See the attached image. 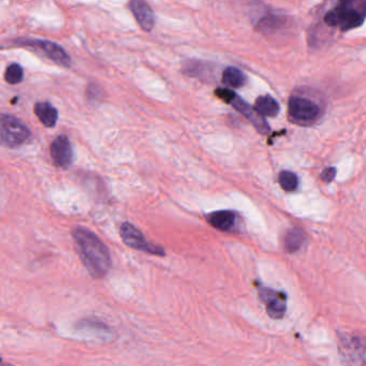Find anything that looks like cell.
<instances>
[{
	"mask_svg": "<svg viewBox=\"0 0 366 366\" xmlns=\"http://www.w3.org/2000/svg\"><path fill=\"white\" fill-rule=\"evenodd\" d=\"M72 238L79 257L89 275L95 280L105 278L112 268L111 255L107 245L93 231L84 227L74 228Z\"/></svg>",
	"mask_w": 366,
	"mask_h": 366,
	"instance_id": "1",
	"label": "cell"
},
{
	"mask_svg": "<svg viewBox=\"0 0 366 366\" xmlns=\"http://www.w3.org/2000/svg\"><path fill=\"white\" fill-rule=\"evenodd\" d=\"M324 21L328 26L338 27L342 31L358 28L365 21V4L363 1H342L326 12Z\"/></svg>",
	"mask_w": 366,
	"mask_h": 366,
	"instance_id": "2",
	"label": "cell"
},
{
	"mask_svg": "<svg viewBox=\"0 0 366 366\" xmlns=\"http://www.w3.org/2000/svg\"><path fill=\"white\" fill-rule=\"evenodd\" d=\"M291 122L301 126H311L324 115V108L313 98L304 95L291 96L288 101Z\"/></svg>",
	"mask_w": 366,
	"mask_h": 366,
	"instance_id": "3",
	"label": "cell"
},
{
	"mask_svg": "<svg viewBox=\"0 0 366 366\" xmlns=\"http://www.w3.org/2000/svg\"><path fill=\"white\" fill-rule=\"evenodd\" d=\"M31 133L26 125L18 118L9 114H0V145L1 147H22L30 138Z\"/></svg>",
	"mask_w": 366,
	"mask_h": 366,
	"instance_id": "4",
	"label": "cell"
},
{
	"mask_svg": "<svg viewBox=\"0 0 366 366\" xmlns=\"http://www.w3.org/2000/svg\"><path fill=\"white\" fill-rule=\"evenodd\" d=\"M215 95L224 103L232 105L242 115H244L257 129L258 132L261 133V135H268L271 131L270 125L264 120V118H262L249 103H247L240 96L236 95L234 91L219 87V88L216 89Z\"/></svg>",
	"mask_w": 366,
	"mask_h": 366,
	"instance_id": "5",
	"label": "cell"
},
{
	"mask_svg": "<svg viewBox=\"0 0 366 366\" xmlns=\"http://www.w3.org/2000/svg\"><path fill=\"white\" fill-rule=\"evenodd\" d=\"M120 233L122 242L130 248L144 251L149 255L161 256V257L166 255L164 249L161 246L149 243L143 236V233L129 222H124L120 226Z\"/></svg>",
	"mask_w": 366,
	"mask_h": 366,
	"instance_id": "6",
	"label": "cell"
},
{
	"mask_svg": "<svg viewBox=\"0 0 366 366\" xmlns=\"http://www.w3.org/2000/svg\"><path fill=\"white\" fill-rule=\"evenodd\" d=\"M258 294L261 302L265 305L266 313L272 319L278 320L284 318L288 301L286 293L261 286L258 288Z\"/></svg>",
	"mask_w": 366,
	"mask_h": 366,
	"instance_id": "7",
	"label": "cell"
},
{
	"mask_svg": "<svg viewBox=\"0 0 366 366\" xmlns=\"http://www.w3.org/2000/svg\"><path fill=\"white\" fill-rule=\"evenodd\" d=\"M18 45L38 50V51L42 52L50 59L53 60L60 66H72V58L57 43L47 40H38V39H26V40L18 41Z\"/></svg>",
	"mask_w": 366,
	"mask_h": 366,
	"instance_id": "8",
	"label": "cell"
},
{
	"mask_svg": "<svg viewBox=\"0 0 366 366\" xmlns=\"http://www.w3.org/2000/svg\"><path fill=\"white\" fill-rule=\"evenodd\" d=\"M51 157L54 164L62 169H68L74 161V149L69 138L62 135L53 141L51 145Z\"/></svg>",
	"mask_w": 366,
	"mask_h": 366,
	"instance_id": "9",
	"label": "cell"
},
{
	"mask_svg": "<svg viewBox=\"0 0 366 366\" xmlns=\"http://www.w3.org/2000/svg\"><path fill=\"white\" fill-rule=\"evenodd\" d=\"M129 6L141 28L145 31L153 30L155 26V14L149 4L142 0H133Z\"/></svg>",
	"mask_w": 366,
	"mask_h": 366,
	"instance_id": "10",
	"label": "cell"
},
{
	"mask_svg": "<svg viewBox=\"0 0 366 366\" xmlns=\"http://www.w3.org/2000/svg\"><path fill=\"white\" fill-rule=\"evenodd\" d=\"M236 213L229 211V210H222V211H216L207 215V222L214 228L217 230L229 232L236 226Z\"/></svg>",
	"mask_w": 366,
	"mask_h": 366,
	"instance_id": "11",
	"label": "cell"
},
{
	"mask_svg": "<svg viewBox=\"0 0 366 366\" xmlns=\"http://www.w3.org/2000/svg\"><path fill=\"white\" fill-rule=\"evenodd\" d=\"M307 236L305 231L299 227H293L287 231L284 239L285 251L288 253H294L304 246Z\"/></svg>",
	"mask_w": 366,
	"mask_h": 366,
	"instance_id": "12",
	"label": "cell"
},
{
	"mask_svg": "<svg viewBox=\"0 0 366 366\" xmlns=\"http://www.w3.org/2000/svg\"><path fill=\"white\" fill-rule=\"evenodd\" d=\"M253 109L264 118H275L280 113V105L272 96H260L256 100L255 108Z\"/></svg>",
	"mask_w": 366,
	"mask_h": 366,
	"instance_id": "13",
	"label": "cell"
},
{
	"mask_svg": "<svg viewBox=\"0 0 366 366\" xmlns=\"http://www.w3.org/2000/svg\"><path fill=\"white\" fill-rule=\"evenodd\" d=\"M35 114L47 128H53L58 120V112L51 103H38L35 105Z\"/></svg>",
	"mask_w": 366,
	"mask_h": 366,
	"instance_id": "14",
	"label": "cell"
},
{
	"mask_svg": "<svg viewBox=\"0 0 366 366\" xmlns=\"http://www.w3.org/2000/svg\"><path fill=\"white\" fill-rule=\"evenodd\" d=\"M246 80V74L236 67H228L222 72V83L232 88H241L244 86Z\"/></svg>",
	"mask_w": 366,
	"mask_h": 366,
	"instance_id": "15",
	"label": "cell"
},
{
	"mask_svg": "<svg viewBox=\"0 0 366 366\" xmlns=\"http://www.w3.org/2000/svg\"><path fill=\"white\" fill-rule=\"evenodd\" d=\"M278 182L285 191H294L299 186L297 174L291 171H282L278 176Z\"/></svg>",
	"mask_w": 366,
	"mask_h": 366,
	"instance_id": "16",
	"label": "cell"
},
{
	"mask_svg": "<svg viewBox=\"0 0 366 366\" xmlns=\"http://www.w3.org/2000/svg\"><path fill=\"white\" fill-rule=\"evenodd\" d=\"M5 79L7 83L11 85L18 84L24 79V70L18 64H11L5 72Z\"/></svg>",
	"mask_w": 366,
	"mask_h": 366,
	"instance_id": "17",
	"label": "cell"
},
{
	"mask_svg": "<svg viewBox=\"0 0 366 366\" xmlns=\"http://www.w3.org/2000/svg\"><path fill=\"white\" fill-rule=\"evenodd\" d=\"M280 25H282V18H280V16H269L261 18L258 26L262 28V30H272V29L278 28Z\"/></svg>",
	"mask_w": 366,
	"mask_h": 366,
	"instance_id": "18",
	"label": "cell"
},
{
	"mask_svg": "<svg viewBox=\"0 0 366 366\" xmlns=\"http://www.w3.org/2000/svg\"><path fill=\"white\" fill-rule=\"evenodd\" d=\"M336 178V169L334 166H328L321 173V180L324 183H331Z\"/></svg>",
	"mask_w": 366,
	"mask_h": 366,
	"instance_id": "19",
	"label": "cell"
},
{
	"mask_svg": "<svg viewBox=\"0 0 366 366\" xmlns=\"http://www.w3.org/2000/svg\"><path fill=\"white\" fill-rule=\"evenodd\" d=\"M99 88L100 87H98V85H89L88 91H87L89 99L93 100V101H98V100H100L101 98H103V96L99 95V93H97V91Z\"/></svg>",
	"mask_w": 366,
	"mask_h": 366,
	"instance_id": "20",
	"label": "cell"
},
{
	"mask_svg": "<svg viewBox=\"0 0 366 366\" xmlns=\"http://www.w3.org/2000/svg\"><path fill=\"white\" fill-rule=\"evenodd\" d=\"M0 366H14V365H12V364H10V363H7V362H1V363H0Z\"/></svg>",
	"mask_w": 366,
	"mask_h": 366,
	"instance_id": "21",
	"label": "cell"
}]
</instances>
